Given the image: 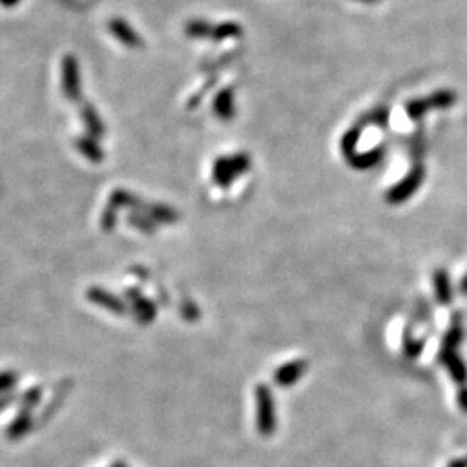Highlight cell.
I'll return each instance as SVG.
<instances>
[{
    "label": "cell",
    "instance_id": "1",
    "mask_svg": "<svg viewBox=\"0 0 467 467\" xmlns=\"http://www.w3.org/2000/svg\"><path fill=\"white\" fill-rule=\"evenodd\" d=\"M251 168V158L246 152H235L230 156H222L217 159V163L213 164V182L217 186L227 187L234 182L235 179H239L241 175H244Z\"/></svg>",
    "mask_w": 467,
    "mask_h": 467
},
{
    "label": "cell",
    "instance_id": "2",
    "mask_svg": "<svg viewBox=\"0 0 467 467\" xmlns=\"http://www.w3.org/2000/svg\"><path fill=\"white\" fill-rule=\"evenodd\" d=\"M254 398H257V427L261 437H272L277 429V412H276V400H274L272 391L265 384L254 390Z\"/></svg>",
    "mask_w": 467,
    "mask_h": 467
},
{
    "label": "cell",
    "instance_id": "3",
    "mask_svg": "<svg viewBox=\"0 0 467 467\" xmlns=\"http://www.w3.org/2000/svg\"><path fill=\"white\" fill-rule=\"evenodd\" d=\"M426 179V170L424 167H414L410 170V174L403 176L396 186L391 187L386 194V201L390 205H402L407 199H410L415 192L419 191L421 184Z\"/></svg>",
    "mask_w": 467,
    "mask_h": 467
},
{
    "label": "cell",
    "instance_id": "4",
    "mask_svg": "<svg viewBox=\"0 0 467 467\" xmlns=\"http://www.w3.org/2000/svg\"><path fill=\"white\" fill-rule=\"evenodd\" d=\"M61 84L62 94L68 101L77 103L81 99V78H80V66L74 56H64L61 64Z\"/></svg>",
    "mask_w": 467,
    "mask_h": 467
},
{
    "label": "cell",
    "instance_id": "5",
    "mask_svg": "<svg viewBox=\"0 0 467 467\" xmlns=\"http://www.w3.org/2000/svg\"><path fill=\"white\" fill-rule=\"evenodd\" d=\"M307 368L308 364L305 362V360H293V362L281 365V367L277 368L276 374H274V381H276L277 386L289 388L303 378Z\"/></svg>",
    "mask_w": 467,
    "mask_h": 467
},
{
    "label": "cell",
    "instance_id": "6",
    "mask_svg": "<svg viewBox=\"0 0 467 467\" xmlns=\"http://www.w3.org/2000/svg\"><path fill=\"white\" fill-rule=\"evenodd\" d=\"M109 31H111L113 37L116 38L118 42H121L123 45L130 47V49H139L142 47V38L140 35L137 33L135 28L132 25H128L125 19L121 18H113L108 25Z\"/></svg>",
    "mask_w": 467,
    "mask_h": 467
},
{
    "label": "cell",
    "instance_id": "7",
    "mask_svg": "<svg viewBox=\"0 0 467 467\" xmlns=\"http://www.w3.org/2000/svg\"><path fill=\"white\" fill-rule=\"evenodd\" d=\"M87 296L97 307H103L109 310V312L116 313V315H125V312H127V305H125L120 298H116L115 294L106 291L103 288H90L87 291Z\"/></svg>",
    "mask_w": 467,
    "mask_h": 467
},
{
    "label": "cell",
    "instance_id": "8",
    "mask_svg": "<svg viewBox=\"0 0 467 467\" xmlns=\"http://www.w3.org/2000/svg\"><path fill=\"white\" fill-rule=\"evenodd\" d=\"M213 113L222 121H230L235 116V96L232 89H223L215 96Z\"/></svg>",
    "mask_w": 467,
    "mask_h": 467
},
{
    "label": "cell",
    "instance_id": "9",
    "mask_svg": "<svg viewBox=\"0 0 467 467\" xmlns=\"http://www.w3.org/2000/svg\"><path fill=\"white\" fill-rule=\"evenodd\" d=\"M127 296H130V301L133 305V312H135L137 319L142 324H149L151 320H154L156 317V307L152 301H149L147 298H144L137 289H128Z\"/></svg>",
    "mask_w": 467,
    "mask_h": 467
},
{
    "label": "cell",
    "instance_id": "10",
    "mask_svg": "<svg viewBox=\"0 0 467 467\" xmlns=\"http://www.w3.org/2000/svg\"><path fill=\"white\" fill-rule=\"evenodd\" d=\"M439 360L445 364L449 372L452 374L455 383L466 384L467 381V367L466 362L457 355V351H439Z\"/></svg>",
    "mask_w": 467,
    "mask_h": 467
},
{
    "label": "cell",
    "instance_id": "11",
    "mask_svg": "<svg viewBox=\"0 0 467 467\" xmlns=\"http://www.w3.org/2000/svg\"><path fill=\"white\" fill-rule=\"evenodd\" d=\"M80 116L81 121H84L85 128H87V132L90 133V137H94V139H97V137H104L106 127L103 120H101L99 113L96 111V108H94L92 104L87 103L81 106Z\"/></svg>",
    "mask_w": 467,
    "mask_h": 467
},
{
    "label": "cell",
    "instance_id": "12",
    "mask_svg": "<svg viewBox=\"0 0 467 467\" xmlns=\"http://www.w3.org/2000/svg\"><path fill=\"white\" fill-rule=\"evenodd\" d=\"M433 284H434V293H437V300L441 305H450L454 300V291L452 284H450L449 274L443 269H439L434 272L433 276Z\"/></svg>",
    "mask_w": 467,
    "mask_h": 467
},
{
    "label": "cell",
    "instance_id": "13",
    "mask_svg": "<svg viewBox=\"0 0 467 467\" xmlns=\"http://www.w3.org/2000/svg\"><path fill=\"white\" fill-rule=\"evenodd\" d=\"M109 205L115 208V210H120V208H132V210L140 211V213H142L147 206L146 203H142L139 198H135V196L130 194V192L123 189H118L113 192L111 198H109Z\"/></svg>",
    "mask_w": 467,
    "mask_h": 467
},
{
    "label": "cell",
    "instance_id": "14",
    "mask_svg": "<svg viewBox=\"0 0 467 467\" xmlns=\"http://www.w3.org/2000/svg\"><path fill=\"white\" fill-rule=\"evenodd\" d=\"M384 158V149H372V151L368 152H356L353 158L348 159V163L351 164L353 168H356V170H368V168L376 167V164L379 163L381 159Z\"/></svg>",
    "mask_w": 467,
    "mask_h": 467
},
{
    "label": "cell",
    "instance_id": "15",
    "mask_svg": "<svg viewBox=\"0 0 467 467\" xmlns=\"http://www.w3.org/2000/svg\"><path fill=\"white\" fill-rule=\"evenodd\" d=\"M184 31L189 38L194 40H205V38H211L213 35V25L206 19H191L184 26Z\"/></svg>",
    "mask_w": 467,
    "mask_h": 467
},
{
    "label": "cell",
    "instance_id": "16",
    "mask_svg": "<svg viewBox=\"0 0 467 467\" xmlns=\"http://www.w3.org/2000/svg\"><path fill=\"white\" fill-rule=\"evenodd\" d=\"M77 149L81 152V154L85 156L89 161H92V163H101V161L104 159V152L103 149L97 146L96 139L94 137H80V139H77Z\"/></svg>",
    "mask_w": 467,
    "mask_h": 467
},
{
    "label": "cell",
    "instance_id": "17",
    "mask_svg": "<svg viewBox=\"0 0 467 467\" xmlns=\"http://www.w3.org/2000/svg\"><path fill=\"white\" fill-rule=\"evenodd\" d=\"M142 213H146L152 222H159V223H174L179 220V213L164 205H147Z\"/></svg>",
    "mask_w": 467,
    "mask_h": 467
},
{
    "label": "cell",
    "instance_id": "18",
    "mask_svg": "<svg viewBox=\"0 0 467 467\" xmlns=\"http://www.w3.org/2000/svg\"><path fill=\"white\" fill-rule=\"evenodd\" d=\"M242 35V28L234 21H225L220 23V25L213 26V35H211V40L215 42H223L229 40V38H239Z\"/></svg>",
    "mask_w": 467,
    "mask_h": 467
},
{
    "label": "cell",
    "instance_id": "19",
    "mask_svg": "<svg viewBox=\"0 0 467 467\" xmlns=\"http://www.w3.org/2000/svg\"><path fill=\"white\" fill-rule=\"evenodd\" d=\"M455 101H457V96H455L454 90L446 89L437 90L431 96H427V103H429L431 109H449L455 104Z\"/></svg>",
    "mask_w": 467,
    "mask_h": 467
},
{
    "label": "cell",
    "instance_id": "20",
    "mask_svg": "<svg viewBox=\"0 0 467 467\" xmlns=\"http://www.w3.org/2000/svg\"><path fill=\"white\" fill-rule=\"evenodd\" d=\"M360 135H362V128L353 127L343 135L341 139V151H343L344 158L350 159L356 154V144H359Z\"/></svg>",
    "mask_w": 467,
    "mask_h": 467
},
{
    "label": "cell",
    "instance_id": "21",
    "mask_svg": "<svg viewBox=\"0 0 467 467\" xmlns=\"http://www.w3.org/2000/svg\"><path fill=\"white\" fill-rule=\"evenodd\" d=\"M31 427V417L26 410H23L18 417L11 422V426L7 427V434H9L11 439H18L21 438L23 434L26 433Z\"/></svg>",
    "mask_w": 467,
    "mask_h": 467
},
{
    "label": "cell",
    "instance_id": "22",
    "mask_svg": "<svg viewBox=\"0 0 467 467\" xmlns=\"http://www.w3.org/2000/svg\"><path fill=\"white\" fill-rule=\"evenodd\" d=\"M429 109H431V106H429V103H427V97H417V99H410L409 103L405 104L407 116H409L410 120H414V121L421 120V118L426 115Z\"/></svg>",
    "mask_w": 467,
    "mask_h": 467
},
{
    "label": "cell",
    "instance_id": "23",
    "mask_svg": "<svg viewBox=\"0 0 467 467\" xmlns=\"http://www.w3.org/2000/svg\"><path fill=\"white\" fill-rule=\"evenodd\" d=\"M462 337H464V332H462V327L458 324H455L452 329L445 334V339H443V347L441 351H457L458 344L462 343Z\"/></svg>",
    "mask_w": 467,
    "mask_h": 467
},
{
    "label": "cell",
    "instance_id": "24",
    "mask_svg": "<svg viewBox=\"0 0 467 467\" xmlns=\"http://www.w3.org/2000/svg\"><path fill=\"white\" fill-rule=\"evenodd\" d=\"M127 222L135 227V229H139L140 232H146V234L154 232V222H152L147 215L140 213V211H135V213L130 215V217L127 218Z\"/></svg>",
    "mask_w": 467,
    "mask_h": 467
},
{
    "label": "cell",
    "instance_id": "25",
    "mask_svg": "<svg viewBox=\"0 0 467 467\" xmlns=\"http://www.w3.org/2000/svg\"><path fill=\"white\" fill-rule=\"evenodd\" d=\"M422 350H424V341L414 339V337L410 336V332L405 331V334H403V353H405V356H409V359H417V356L422 353Z\"/></svg>",
    "mask_w": 467,
    "mask_h": 467
},
{
    "label": "cell",
    "instance_id": "26",
    "mask_svg": "<svg viewBox=\"0 0 467 467\" xmlns=\"http://www.w3.org/2000/svg\"><path fill=\"white\" fill-rule=\"evenodd\" d=\"M42 395H40V390L38 388H33V390H30L28 393L25 395V398H23L21 405H23V410L30 412L31 409H35V407L38 405V402H40Z\"/></svg>",
    "mask_w": 467,
    "mask_h": 467
},
{
    "label": "cell",
    "instance_id": "27",
    "mask_svg": "<svg viewBox=\"0 0 467 467\" xmlns=\"http://www.w3.org/2000/svg\"><path fill=\"white\" fill-rule=\"evenodd\" d=\"M16 384V376L13 372H0V395H6Z\"/></svg>",
    "mask_w": 467,
    "mask_h": 467
},
{
    "label": "cell",
    "instance_id": "28",
    "mask_svg": "<svg viewBox=\"0 0 467 467\" xmlns=\"http://www.w3.org/2000/svg\"><path fill=\"white\" fill-rule=\"evenodd\" d=\"M388 118H390V113H388V108H378L371 116H368V123H376V125H386Z\"/></svg>",
    "mask_w": 467,
    "mask_h": 467
},
{
    "label": "cell",
    "instance_id": "29",
    "mask_svg": "<svg viewBox=\"0 0 467 467\" xmlns=\"http://www.w3.org/2000/svg\"><path fill=\"white\" fill-rule=\"evenodd\" d=\"M116 211L115 208L113 206H109L108 210H106V213L103 215V227H104V230H113L115 229V225H116Z\"/></svg>",
    "mask_w": 467,
    "mask_h": 467
},
{
    "label": "cell",
    "instance_id": "30",
    "mask_svg": "<svg viewBox=\"0 0 467 467\" xmlns=\"http://www.w3.org/2000/svg\"><path fill=\"white\" fill-rule=\"evenodd\" d=\"M457 403H458V407H461V410L466 412V414H467V386L461 388V390H458Z\"/></svg>",
    "mask_w": 467,
    "mask_h": 467
},
{
    "label": "cell",
    "instance_id": "31",
    "mask_svg": "<svg viewBox=\"0 0 467 467\" xmlns=\"http://www.w3.org/2000/svg\"><path fill=\"white\" fill-rule=\"evenodd\" d=\"M19 2H21V0H0V6L6 7V9H11V7L18 6Z\"/></svg>",
    "mask_w": 467,
    "mask_h": 467
},
{
    "label": "cell",
    "instance_id": "32",
    "mask_svg": "<svg viewBox=\"0 0 467 467\" xmlns=\"http://www.w3.org/2000/svg\"><path fill=\"white\" fill-rule=\"evenodd\" d=\"M13 395H9V396H7V395H0V407H2V405H6V403H7V405H9V403L11 402H13Z\"/></svg>",
    "mask_w": 467,
    "mask_h": 467
},
{
    "label": "cell",
    "instance_id": "33",
    "mask_svg": "<svg viewBox=\"0 0 467 467\" xmlns=\"http://www.w3.org/2000/svg\"><path fill=\"white\" fill-rule=\"evenodd\" d=\"M449 467H467V457L466 458H458V461H455L450 464Z\"/></svg>",
    "mask_w": 467,
    "mask_h": 467
},
{
    "label": "cell",
    "instance_id": "34",
    "mask_svg": "<svg viewBox=\"0 0 467 467\" xmlns=\"http://www.w3.org/2000/svg\"><path fill=\"white\" fill-rule=\"evenodd\" d=\"M458 289H461V293H462V294H467V274H466L464 277H462L461 286H458Z\"/></svg>",
    "mask_w": 467,
    "mask_h": 467
},
{
    "label": "cell",
    "instance_id": "35",
    "mask_svg": "<svg viewBox=\"0 0 467 467\" xmlns=\"http://www.w3.org/2000/svg\"><path fill=\"white\" fill-rule=\"evenodd\" d=\"M356 2H364V4H374V2H379V0H356Z\"/></svg>",
    "mask_w": 467,
    "mask_h": 467
},
{
    "label": "cell",
    "instance_id": "36",
    "mask_svg": "<svg viewBox=\"0 0 467 467\" xmlns=\"http://www.w3.org/2000/svg\"><path fill=\"white\" fill-rule=\"evenodd\" d=\"M111 467H127V466H125L123 462H115V464H113Z\"/></svg>",
    "mask_w": 467,
    "mask_h": 467
}]
</instances>
